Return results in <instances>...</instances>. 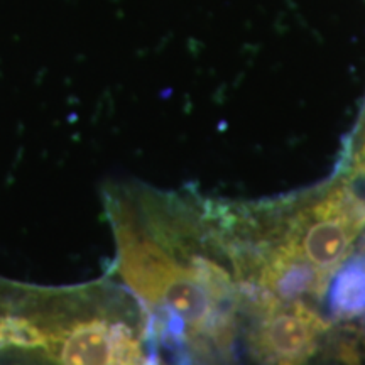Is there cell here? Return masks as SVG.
<instances>
[{"label":"cell","instance_id":"1","mask_svg":"<svg viewBox=\"0 0 365 365\" xmlns=\"http://www.w3.org/2000/svg\"><path fill=\"white\" fill-rule=\"evenodd\" d=\"M105 200L115 272L148 312L158 354L234 359L247 293L217 200L140 185L112 188Z\"/></svg>","mask_w":365,"mask_h":365},{"label":"cell","instance_id":"2","mask_svg":"<svg viewBox=\"0 0 365 365\" xmlns=\"http://www.w3.org/2000/svg\"><path fill=\"white\" fill-rule=\"evenodd\" d=\"M38 350L56 364H150L161 359L149 314L125 287L0 282V349Z\"/></svg>","mask_w":365,"mask_h":365},{"label":"cell","instance_id":"3","mask_svg":"<svg viewBox=\"0 0 365 365\" xmlns=\"http://www.w3.org/2000/svg\"><path fill=\"white\" fill-rule=\"evenodd\" d=\"M245 346L262 364H304L314 359L330 331L314 304L304 301L271 304L245 322Z\"/></svg>","mask_w":365,"mask_h":365},{"label":"cell","instance_id":"4","mask_svg":"<svg viewBox=\"0 0 365 365\" xmlns=\"http://www.w3.org/2000/svg\"><path fill=\"white\" fill-rule=\"evenodd\" d=\"M328 312L335 319L362 318L365 314V255H350L333 274L327 289Z\"/></svg>","mask_w":365,"mask_h":365},{"label":"cell","instance_id":"5","mask_svg":"<svg viewBox=\"0 0 365 365\" xmlns=\"http://www.w3.org/2000/svg\"><path fill=\"white\" fill-rule=\"evenodd\" d=\"M362 325H360V340H362V344L365 345V314L362 317Z\"/></svg>","mask_w":365,"mask_h":365}]
</instances>
